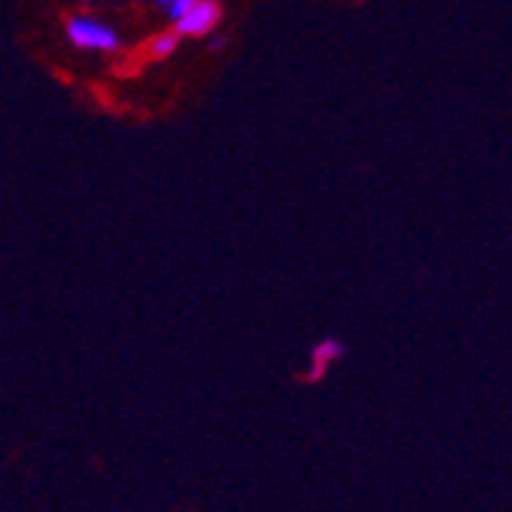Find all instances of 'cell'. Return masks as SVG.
I'll use <instances>...</instances> for the list:
<instances>
[{"mask_svg": "<svg viewBox=\"0 0 512 512\" xmlns=\"http://www.w3.org/2000/svg\"><path fill=\"white\" fill-rule=\"evenodd\" d=\"M68 40L77 46V50H89V53H117L123 46L114 25H108L102 19H92V16H71Z\"/></svg>", "mask_w": 512, "mask_h": 512, "instance_id": "6da1fadb", "label": "cell"}, {"mask_svg": "<svg viewBox=\"0 0 512 512\" xmlns=\"http://www.w3.org/2000/svg\"><path fill=\"white\" fill-rule=\"evenodd\" d=\"M221 25V7L215 0H194V4L175 19L178 37H209Z\"/></svg>", "mask_w": 512, "mask_h": 512, "instance_id": "7a4b0ae2", "label": "cell"}, {"mask_svg": "<svg viewBox=\"0 0 512 512\" xmlns=\"http://www.w3.org/2000/svg\"><path fill=\"white\" fill-rule=\"evenodd\" d=\"M341 356H344L341 341H322V344H316L313 356H310V378H322L325 371H329Z\"/></svg>", "mask_w": 512, "mask_h": 512, "instance_id": "3957f363", "label": "cell"}, {"mask_svg": "<svg viewBox=\"0 0 512 512\" xmlns=\"http://www.w3.org/2000/svg\"><path fill=\"white\" fill-rule=\"evenodd\" d=\"M178 34L175 31H163V34H157L151 43H148V53L154 56V59H166V56H172L175 50H178Z\"/></svg>", "mask_w": 512, "mask_h": 512, "instance_id": "277c9868", "label": "cell"}, {"mask_svg": "<svg viewBox=\"0 0 512 512\" xmlns=\"http://www.w3.org/2000/svg\"><path fill=\"white\" fill-rule=\"evenodd\" d=\"M191 4H194V0H172V4L166 7V13H169V19L175 22V19H178V16H181L184 10H188Z\"/></svg>", "mask_w": 512, "mask_h": 512, "instance_id": "5b68a950", "label": "cell"}, {"mask_svg": "<svg viewBox=\"0 0 512 512\" xmlns=\"http://www.w3.org/2000/svg\"><path fill=\"white\" fill-rule=\"evenodd\" d=\"M157 4H160V7H163V10H166V7H169V4H172V0H157Z\"/></svg>", "mask_w": 512, "mask_h": 512, "instance_id": "8992f818", "label": "cell"}]
</instances>
